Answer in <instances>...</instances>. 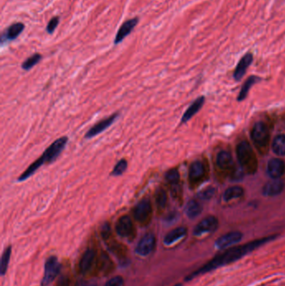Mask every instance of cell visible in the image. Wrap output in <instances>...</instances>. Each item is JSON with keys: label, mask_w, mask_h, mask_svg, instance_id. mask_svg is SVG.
I'll return each mask as SVG.
<instances>
[{"label": "cell", "mask_w": 285, "mask_h": 286, "mask_svg": "<svg viewBox=\"0 0 285 286\" xmlns=\"http://www.w3.org/2000/svg\"><path fill=\"white\" fill-rule=\"evenodd\" d=\"M274 238V236L265 237V238L253 240L252 242H248L242 245L233 246L231 248H227L221 254L216 255L215 257L210 260L207 263L202 266L201 268L198 269L197 271L190 274L186 278V280L191 281L192 279L198 275L212 271L213 269L220 268L222 266H227L229 264L233 263L237 260H240L241 258L244 257L245 255H247L248 253L255 250L256 248H259V246L263 245L265 243L273 240Z\"/></svg>", "instance_id": "obj_1"}, {"label": "cell", "mask_w": 285, "mask_h": 286, "mask_svg": "<svg viewBox=\"0 0 285 286\" xmlns=\"http://www.w3.org/2000/svg\"><path fill=\"white\" fill-rule=\"evenodd\" d=\"M67 137H62L55 141L48 148L44 151L41 157L34 162L18 178V182H23L30 178L33 174H35L36 171L43 166L44 163H51L56 160L62 151L67 144Z\"/></svg>", "instance_id": "obj_2"}, {"label": "cell", "mask_w": 285, "mask_h": 286, "mask_svg": "<svg viewBox=\"0 0 285 286\" xmlns=\"http://www.w3.org/2000/svg\"><path fill=\"white\" fill-rule=\"evenodd\" d=\"M237 156L240 165L248 172L256 170V158L253 149L247 142H242L237 146Z\"/></svg>", "instance_id": "obj_3"}, {"label": "cell", "mask_w": 285, "mask_h": 286, "mask_svg": "<svg viewBox=\"0 0 285 286\" xmlns=\"http://www.w3.org/2000/svg\"><path fill=\"white\" fill-rule=\"evenodd\" d=\"M61 270V264L56 256H50L47 259L44 264V273L41 286H47L52 283L58 276Z\"/></svg>", "instance_id": "obj_4"}, {"label": "cell", "mask_w": 285, "mask_h": 286, "mask_svg": "<svg viewBox=\"0 0 285 286\" xmlns=\"http://www.w3.org/2000/svg\"><path fill=\"white\" fill-rule=\"evenodd\" d=\"M152 206L149 199L141 200L133 208V216L136 221L140 224H146L151 219Z\"/></svg>", "instance_id": "obj_5"}, {"label": "cell", "mask_w": 285, "mask_h": 286, "mask_svg": "<svg viewBox=\"0 0 285 286\" xmlns=\"http://www.w3.org/2000/svg\"><path fill=\"white\" fill-rule=\"evenodd\" d=\"M243 236L244 235L239 231H233V232H229V233L224 234L216 240V248L220 249V250H225L227 248L236 246L239 243H240L243 239Z\"/></svg>", "instance_id": "obj_6"}, {"label": "cell", "mask_w": 285, "mask_h": 286, "mask_svg": "<svg viewBox=\"0 0 285 286\" xmlns=\"http://www.w3.org/2000/svg\"><path fill=\"white\" fill-rule=\"evenodd\" d=\"M251 137L253 143L259 147H265L268 145L269 141V132L265 123H257L253 126L251 132Z\"/></svg>", "instance_id": "obj_7"}, {"label": "cell", "mask_w": 285, "mask_h": 286, "mask_svg": "<svg viewBox=\"0 0 285 286\" xmlns=\"http://www.w3.org/2000/svg\"><path fill=\"white\" fill-rule=\"evenodd\" d=\"M218 220L216 217L208 216L203 219L196 225L193 229V235L199 237L204 234H211L218 228Z\"/></svg>", "instance_id": "obj_8"}, {"label": "cell", "mask_w": 285, "mask_h": 286, "mask_svg": "<svg viewBox=\"0 0 285 286\" xmlns=\"http://www.w3.org/2000/svg\"><path fill=\"white\" fill-rule=\"evenodd\" d=\"M155 247H156V237L154 234L148 233V234H145L137 244L136 247V253L139 256L145 257L152 253L155 249Z\"/></svg>", "instance_id": "obj_9"}, {"label": "cell", "mask_w": 285, "mask_h": 286, "mask_svg": "<svg viewBox=\"0 0 285 286\" xmlns=\"http://www.w3.org/2000/svg\"><path fill=\"white\" fill-rule=\"evenodd\" d=\"M116 232L120 237L125 239L133 236L135 228L131 218L127 215L121 217L116 224Z\"/></svg>", "instance_id": "obj_10"}, {"label": "cell", "mask_w": 285, "mask_h": 286, "mask_svg": "<svg viewBox=\"0 0 285 286\" xmlns=\"http://www.w3.org/2000/svg\"><path fill=\"white\" fill-rule=\"evenodd\" d=\"M119 117V113H114L111 115V117L105 118L103 120L100 121L99 123H96L95 126H92L91 128L86 132L85 134V138L87 139H90V138H93L97 136V135L102 133L104 132L105 130L109 128L110 126L115 123V121L117 120V118Z\"/></svg>", "instance_id": "obj_11"}, {"label": "cell", "mask_w": 285, "mask_h": 286, "mask_svg": "<svg viewBox=\"0 0 285 286\" xmlns=\"http://www.w3.org/2000/svg\"><path fill=\"white\" fill-rule=\"evenodd\" d=\"M267 172L271 178L280 179L285 172V163L280 158H273L268 161Z\"/></svg>", "instance_id": "obj_12"}, {"label": "cell", "mask_w": 285, "mask_h": 286, "mask_svg": "<svg viewBox=\"0 0 285 286\" xmlns=\"http://www.w3.org/2000/svg\"><path fill=\"white\" fill-rule=\"evenodd\" d=\"M253 61V54L250 52L247 53L245 56L242 57L241 60L238 63V65H237V67L234 70V74H233V77L236 81H239L243 78V76H244L247 68L249 67V65L252 64Z\"/></svg>", "instance_id": "obj_13"}, {"label": "cell", "mask_w": 285, "mask_h": 286, "mask_svg": "<svg viewBox=\"0 0 285 286\" xmlns=\"http://www.w3.org/2000/svg\"><path fill=\"white\" fill-rule=\"evenodd\" d=\"M139 22L138 18H134L131 19L129 20L125 21V23H123L122 25L121 26L118 32H117V36L115 39V44H117L122 42L123 40L128 36L131 34V31L134 29L135 27L137 26V23Z\"/></svg>", "instance_id": "obj_14"}, {"label": "cell", "mask_w": 285, "mask_h": 286, "mask_svg": "<svg viewBox=\"0 0 285 286\" xmlns=\"http://www.w3.org/2000/svg\"><path fill=\"white\" fill-rule=\"evenodd\" d=\"M96 259V251L93 248H88L86 251L84 252L82 255L81 259L80 260L79 264V269L81 274L84 275L85 273L90 271V269L92 268L94 261Z\"/></svg>", "instance_id": "obj_15"}, {"label": "cell", "mask_w": 285, "mask_h": 286, "mask_svg": "<svg viewBox=\"0 0 285 286\" xmlns=\"http://www.w3.org/2000/svg\"><path fill=\"white\" fill-rule=\"evenodd\" d=\"M285 183L280 179H274L268 182L263 187V194L267 197H274L282 193L285 188Z\"/></svg>", "instance_id": "obj_16"}, {"label": "cell", "mask_w": 285, "mask_h": 286, "mask_svg": "<svg viewBox=\"0 0 285 286\" xmlns=\"http://www.w3.org/2000/svg\"><path fill=\"white\" fill-rule=\"evenodd\" d=\"M205 175V167L202 162H193L189 168V181L191 184H197L201 181Z\"/></svg>", "instance_id": "obj_17"}, {"label": "cell", "mask_w": 285, "mask_h": 286, "mask_svg": "<svg viewBox=\"0 0 285 286\" xmlns=\"http://www.w3.org/2000/svg\"><path fill=\"white\" fill-rule=\"evenodd\" d=\"M187 233V229L185 227H178L170 231L166 236L164 237L163 243L166 246H170L183 239Z\"/></svg>", "instance_id": "obj_18"}, {"label": "cell", "mask_w": 285, "mask_h": 286, "mask_svg": "<svg viewBox=\"0 0 285 286\" xmlns=\"http://www.w3.org/2000/svg\"><path fill=\"white\" fill-rule=\"evenodd\" d=\"M204 101L205 98L204 97H199L194 101L182 117V123H186V122H188L196 113H198L199 110L202 108V106L204 105Z\"/></svg>", "instance_id": "obj_19"}, {"label": "cell", "mask_w": 285, "mask_h": 286, "mask_svg": "<svg viewBox=\"0 0 285 286\" xmlns=\"http://www.w3.org/2000/svg\"><path fill=\"white\" fill-rule=\"evenodd\" d=\"M24 29V24L22 23H15L11 24L6 29L2 35V41H13L17 38Z\"/></svg>", "instance_id": "obj_20"}, {"label": "cell", "mask_w": 285, "mask_h": 286, "mask_svg": "<svg viewBox=\"0 0 285 286\" xmlns=\"http://www.w3.org/2000/svg\"><path fill=\"white\" fill-rule=\"evenodd\" d=\"M217 164L221 169L226 170L233 166V157L229 152L222 151L217 157Z\"/></svg>", "instance_id": "obj_21"}, {"label": "cell", "mask_w": 285, "mask_h": 286, "mask_svg": "<svg viewBox=\"0 0 285 286\" xmlns=\"http://www.w3.org/2000/svg\"><path fill=\"white\" fill-rule=\"evenodd\" d=\"M202 211H203L202 205L196 200H191L188 202L185 207V213L189 219H195L198 215L201 214Z\"/></svg>", "instance_id": "obj_22"}, {"label": "cell", "mask_w": 285, "mask_h": 286, "mask_svg": "<svg viewBox=\"0 0 285 286\" xmlns=\"http://www.w3.org/2000/svg\"><path fill=\"white\" fill-rule=\"evenodd\" d=\"M244 193V188L239 187V186L228 187L224 193V200L228 202L233 200V199H239V198H241Z\"/></svg>", "instance_id": "obj_23"}, {"label": "cell", "mask_w": 285, "mask_h": 286, "mask_svg": "<svg viewBox=\"0 0 285 286\" xmlns=\"http://www.w3.org/2000/svg\"><path fill=\"white\" fill-rule=\"evenodd\" d=\"M273 151L279 156L285 155V135H279L273 142Z\"/></svg>", "instance_id": "obj_24"}, {"label": "cell", "mask_w": 285, "mask_h": 286, "mask_svg": "<svg viewBox=\"0 0 285 286\" xmlns=\"http://www.w3.org/2000/svg\"><path fill=\"white\" fill-rule=\"evenodd\" d=\"M259 81V78L257 77V76H251L249 77L248 79L246 81V82L244 83V85H243V87H242L241 91H240V93L239 95V102H241L243 100H244L247 97V93H248V91L250 90L251 87L253 86L257 82Z\"/></svg>", "instance_id": "obj_25"}, {"label": "cell", "mask_w": 285, "mask_h": 286, "mask_svg": "<svg viewBox=\"0 0 285 286\" xmlns=\"http://www.w3.org/2000/svg\"><path fill=\"white\" fill-rule=\"evenodd\" d=\"M12 248L10 246L7 247L4 249L2 257H1V265H0V274L1 275H4L6 272L8 270V267H9V260H10V256H11Z\"/></svg>", "instance_id": "obj_26"}, {"label": "cell", "mask_w": 285, "mask_h": 286, "mask_svg": "<svg viewBox=\"0 0 285 286\" xmlns=\"http://www.w3.org/2000/svg\"><path fill=\"white\" fill-rule=\"evenodd\" d=\"M155 200H156L157 207L159 209H163L166 207V202H167V194L166 191L163 188L157 190L155 193Z\"/></svg>", "instance_id": "obj_27"}, {"label": "cell", "mask_w": 285, "mask_h": 286, "mask_svg": "<svg viewBox=\"0 0 285 286\" xmlns=\"http://www.w3.org/2000/svg\"><path fill=\"white\" fill-rule=\"evenodd\" d=\"M41 58H42V56L40 54L33 55L29 58L27 59L26 61H24L22 64V68L25 70H30L31 68L34 67L35 65L38 64L39 62L41 61Z\"/></svg>", "instance_id": "obj_28"}, {"label": "cell", "mask_w": 285, "mask_h": 286, "mask_svg": "<svg viewBox=\"0 0 285 286\" xmlns=\"http://www.w3.org/2000/svg\"><path fill=\"white\" fill-rule=\"evenodd\" d=\"M128 166V163L125 159H121V160L116 164V166L113 168V171L111 172V175L115 177L122 175L123 173L126 171V168Z\"/></svg>", "instance_id": "obj_29"}, {"label": "cell", "mask_w": 285, "mask_h": 286, "mask_svg": "<svg viewBox=\"0 0 285 286\" xmlns=\"http://www.w3.org/2000/svg\"><path fill=\"white\" fill-rule=\"evenodd\" d=\"M166 181L168 182L169 184L172 185H176L179 183L180 180V174L178 172V169H171L169 170L168 172H166L165 175Z\"/></svg>", "instance_id": "obj_30"}, {"label": "cell", "mask_w": 285, "mask_h": 286, "mask_svg": "<svg viewBox=\"0 0 285 286\" xmlns=\"http://www.w3.org/2000/svg\"><path fill=\"white\" fill-rule=\"evenodd\" d=\"M214 193H215L214 188H211L210 187V188H207V189L200 192L199 194H198V197H199V199H203V200H208V199L213 198Z\"/></svg>", "instance_id": "obj_31"}, {"label": "cell", "mask_w": 285, "mask_h": 286, "mask_svg": "<svg viewBox=\"0 0 285 286\" xmlns=\"http://www.w3.org/2000/svg\"><path fill=\"white\" fill-rule=\"evenodd\" d=\"M124 280L122 276H115L110 279L104 286H123Z\"/></svg>", "instance_id": "obj_32"}, {"label": "cell", "mask_w": 285, "mask_h": 286, "mask_svg": "<svg viewBox=\"0 0 285 286\" xmlns=\"http://www.w3.org/2000/svg\"><path fill=\"white\" fill-rule=\"evenodd\" d=\"M59 22H60L59 17H54L51 19V20L49 22L48 25H47V32L49 33V34H52L58 26Z\"/></svg>", "instance_id": "obj_33"}, {"label": "cell", "mask_w": 285, "mask_h": 286, "mask_svg": "<svg viewBox=\"0 0 285 286\" xmlns=\"http://www.w3.org/2000/svg\"><path fill=\"white\" fill-rule=\"evenodd\" d=\"M111 227L109 224H105V225L102 226V236L103 237L104 240H108L110 236H111Z\"/></svg>", "instance_id": "obj_34"}, {"label": "cell", "mask_w": 285, "mask_h": 286, "mask_svg": "<svg viewBox=\"0 0 285 286\" xmlns=\"http://www.w3.org/2000/svg\"><path fill=\"white\" fill-rule=\"evenodd\" d=\"M69 281L67 278H61L59 281L58 286H68Z\"/></svg>", "instance_id": "obj_35"}, {"label": "cell", "mask_w": 285, "mask_h": 286, "mask_svg": "<svg viewBox=\"0 0 285 286\" xmlns=\"http://www.w3.org/2000/svg\"><path fill=\"white\" fill-rule=\"evenodd\" d=\"M96 286V285H94V284H88V285H85V286Z\"/></svg>", "instance_id": "obj_36"}]
</instances>
